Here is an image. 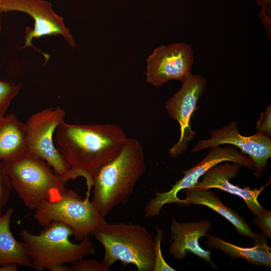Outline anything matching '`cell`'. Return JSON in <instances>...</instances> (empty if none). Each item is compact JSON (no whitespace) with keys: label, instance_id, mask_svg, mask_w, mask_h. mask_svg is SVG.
<instances>
[{"label":"cell","instance_id":"ba28073f","mask_svg":"<svg viewBox=\"0 0 271 271\" xmlns=\"http://www.w3.org/2000/svg\"><path fill=\"white\" fill-rule=\"evenodd\" d=\"M235 163L254 170L253 161L241 151L233 146H219L211 148L209 153L197 165L189 169L182 171L184 176L177 181L167 191L156 192L144 208L146 217L152 219L160 214L163 206L167 204L177 203L182 205L183 200L178 197L180 191H183L193 187L200 178L213 167L222 162Z\"/></svg>","mask_w":271,"mask_h":271},{"label":"cell","instance_id":"4fadbf2b","mask_svg":"<svg viewBox=\"0 0 271 271\" xmlns=\"http://www.w3.org/2000/svg\"><path fill=\"white\" fill-rule=\"evenodd\" d=\"M242 167L239 164L230 162L215 165L202 176L201 181H199L193 187L188 190L215 188L236 195L243 200L248 208L256 216L265 209L259 203L258 197L270 181L259 188H241L234 185L230 182V180L237 177Z\"/></svg>","mask_w":271,"mask_h":271},{"label":"cell","instance_id":"603a6c76","mask_svg":"<svg viewBox=\"0 0 271 271\" xmlns=\"http://www.w3.org/2000/svg\"><path fill=\"white\" fill-rule=\"evenodd\" d=\"M254 224L262 231L266 238L271 237V212L265 210L259 215L255 216Z\"/></svg>","mask_w":271,"mask_h":271},{"label":"cell","instance_id":"484cf974","mask_svg":"<svg viewBox=\"0 0 271 271\" xmlns=\"http://www.w3.org/2000/svg\"><path fill=\"white\" fill-rule=\"evenodd\" d=\"M18 265L16 263H9L0 266V271H17Z\"/></svg>","mask_w":271,"mask_h":271},{"label":"cell","instance_id":"ffe728a7","mask_svg":"<svg viewBox=\"0 0 271 271\" xmlns=\"http://www.w3.org/2000/svg\"><path fill=\"white\" fill-rule=\"evenodd\" d=\"M164 230L157 227V234L154 239V262L153 271H175L165 260L161 249Z\"/></svg>","mask_w":271,"mask_h":271},{"label":"cell","instance_id":"6da1fadb","mask_svg":"<svg viewBox=\"0 0 271 271\" xmlns=\"http://www.w3.org/2000/svg\"><path fill=\"white\" fill-rule=\"evenodd\" d=\"M127 137L114 123L71 124L65 121L55 131V145L70 165L72 179L82 177L90 192L94 176L121 152Z\"/></svg>","mask_w":271,"mask_h":271},{"label":"cell","instance_id":"9a60e30c","mask_svg":"<svg viewBox=\"0 0 271 271\" xmlns=\"http://www.w3.org/2000/svg\"><path fill=\"white\" fill-rule=\"evenodd\" d=\"M206 237L207 247L220 250L231 259L240 258L253 265L271 267V248L262 233L256 234L254 245L249 247L238 246L208 233Z\"/></svg>","mask_w":271,"mask_h":271},{"label":"cell","instance_id":"8fae6325","mask_svg":"<svg viewBox=\"0 0 271 271\" xmlns=\"http://www.w3.org/2000/svg\"><path fill=\"white\" fill-rule=\"evenodd\" d=\"M209 135L210 139L198 141L191 152L195 153L223 144L231 145L250 157L254 163V175L261 176L271 156L270 136L259 131L251 136L242 135L235 120L221 128L211 130Z\"/></svg>","mask_w":271,"mask_h":271},{"label":"cell","instance_id":"2e32d148","mask_svg":"<svg viewBox=\"0 0 271 271\" xmlns=\"http://www.w3.org/2000/svg\"><path fill=\"white\" fill-rule=\"evenodd\" d=\"M182 205L194 204L207 206L229 221L237 232L246 238H254L256 233L239 214L226 206L214 192L208 190H186Z\"/></svg>","mask_w":271,"mask_h":271},{"label":"cell","instance_id":"e0dca14e","mask_svg":"<svg viewBox=\"0 0 271 271\" xmlns=\"http://www.w3.org/2000/svg\"><path fill=\"white\" fill-rule=\"evenodd\" d=\"M25 151V123L13 113L0 117V161L14 159Z\"/></svg>","mask_w":271,"mask_h":271},{"label":"cell","instance_id":"7a4b0ae2","mask_svg":"<svg viewBox=\"0 0 271 271\" xmlns=\"http://www.w3.org/2000/svg\"><path fill=\"white\" fill-rule=\"evenodd\" d=\"M145 170L142 145L127 138L120 153L94 176L92 203L104 217L117 206L126 204Z\"/></svg>","mask_w":271,"mask_h":271},{"label":"cell","instance_id":"ac0fdd59","mask_svg":"<svg viewBox=\"0 0 271 271\" xmlns=\"http://www.w3.org/2000/svg\"><path fill=\"white\" fill-rule=\"evenodd\" d=\"M14 211L13 208L9 207L0 216V266L13 263L32 268L24 243L15 238L11 229Z\"/></svg>","mask_w":271,"mask_h":271},{"label":"cell","instance_id":"9c48e42d","mask_svg":"<svg viewBox=\"0 0 271 271\" xmlns=\"http://www.w3.org/2000/svg\"><path fill=\"white\" fill-rule=\"evenodd\" d=\"M181 82V88L167 101L165 105L169 115L180 125L179 139L169 150L173 158L185 153L188 145L195 137L196 132L191 128V118L207 86L205 78L198 74H191Z\"/></svg>","mask_w":271,"mask_h":271},{"label":"cell","instance_id":"44dd1931","mask_svg":"<svg viewBox=\"0 0 271 271\" xmlns=\"http://www.w3.org/2000/svg\"><path fill=\"white\" fill-rule=\"evenodd\" d=\"M12 188L4 163L0 161V216L4 213L3 209L9 201Z\"/></svg>","mask_w":271,"mask_h":271},{"label":"cell","instance_id":"d6986e66","mask_svg":"<svg viewBox=\"0 0 271 271\" xmlns=\"http://www.w3.org/2000/svg\"><path fill=\"white\" fill-rule=\"evenodd\" d=\"M21 88L20 84L0 80V117L5 115L12 101Z\"/></svg>","mask_w":271,"mask_h":271},{"label":"cell","instance_id":"5b68a950","mask_svg":"<svg viewBox=\"0 0 271 271\" xmlns=\"http://www.w3.org/2000/svg\"><path fill=\"white\" fill-rule=\"evenodd\" d=\"M93 235L104 249L102 262L109 268L119 261L134 265L138 271H153L154 239L145 227L107 223Z\"/></svg>","mask_w":271,"mask_h":271},{"label":"cell","instance_id":"7c38bea8","mask_svg":"<svg viewBox=\"0 0 271 271\" xmlns=\"http://www.w3.org/2000/svg\"><path fill=\"white\" fill-rule=\"evenodd\" d=\"M1 13L18 11L29 15L34 20V29L26 28L25 45L35 48L33 39L45 36L61 35L72 47L75 46L70 30L64 25L63 18L56 14L51 4L45 0H0Z\"/></svg>","mask_w":271,"mask_h":271},{"label":"cell","instance_id":"8992f818","mask_svg":"<svg viewBox=\"0 0 271 271\" xmlns=\"http://www.w3.org/2000/svg\"><path fill=\"white\" fill-rule=\"evenodd\" d=\"M89 196L87 192L83 199L77 192L66 188L58 200L42 202L35 210L34 218L43 227L52 221L62 222L72 229L75 239L81 241L107 223Z\"/></svg>","mask_w":271,"mask_h":271},{"label":"cell","instance_id":"5bb4252c","mask_svg":"<svg viewBox=\"0 0 271 271\" xmlns=\"http://www.w3.org/2000/svg\"><path fill=\"white\" fill-rule=\"evenodd\" d=\"M211 227L212 223L209 220L180 222L173 217L169 253L177 259H183L188 253H191L216 268V265L211 259V251L204 249L199 243V238L206 237V233Z\"/></svg>","mask_w":271,"mask_h":271},{"label":"cell","instance_id":"30bf717a","mask_svg":"<svg viewBox=\"0 0 271 271\" xmlns=\"http://www.w3.org/2000/svg\"><path fill=\"white\" fill-rule=\"evenodd\" d=\"M194 61L193 50L187 43L160 46L146 60V82L156 87L170 80L182 82L192 74Z\"/></svg>","mask_w":271,"mask_h":271},{"label":"cell","instance_id":"d4e9b609","mask_svg":"<svg viewBox=\"0 0 271 271\" xmlns=\"http://www.w3.org/2000/svg\"><path fill=\"white\" fill-rule=\"evenodd\" d=\"M259 18L266 31V35L269 40L271 38V18L267 13L266 10L260 8Z\"/></svg>","mask_w":271,"mask_h":271},{"label":"cell","instance_id":"cb8c5ba5","mask_svg":"<svg viewBox=\"0 0 271 271\" xmlns=\"http://www.w3.org/2000/svg\"><path fill=\"white\" fill-rule=\"evenodd\" d=\"M257 131L265 133L270 136L271 134V106L260 114L259 120L256 124Z\"/></svg>","mask_w":271,"mask_h":271},{"label":"cell","instance_id":"7402d4cb","mask_svg":"<svg viewBox=\"0 0 271 271\" xmlns=\"http://www.w3.org/2000/svg\"><path fill=\"white\" fill-rule=\"evenodd\" d=\"M110 268L102 262L84 258L72 264L71 271H108Z\"/></svg>","mask_w":271,"mask_h":271},{"label":"cell","instance_id":"277c9868","mask_svg":"<svg viewBox=\"0 0 271 271\" xmlns=\"http://www.w3.org/2000/svg\"><path fill=\"white\" fill-rule=\"evenodd\" d=\"M3 162L12 187L30 210L44 201L58 200L66 188V182L45 161L27 150Z\"/></svg>","mask_w":271,"mask_h":271},{"label":"cell","instance_id":"3957f363","mask_svg":"<svg viewBox=\"0 0 271 271\" xmlns=\"http://www.w3.org/2000/svg\"><path fill=\"white\" fill-rule=\"evenodd\" d=\"M73 231L68 225L52 221L43 227L39 234L21 229L19 235L32 264L37 271H71L68 263H73L95 252L89 237L76 243L69 237Z\"/></svg>","mask_w":271,"mask_h":271},{"label":"cell","instance_id":"83f0119b","mask_svg":"<svg viewBox=\"0 0 271 271\" xmlns=\"http://www.w3.org/2000/svg\"><path fill=\"white\" fill-rule=\"evenodd\" d=\"M0 7H1V5H0ZM0 13H1V11H0ZM1 22H0V31H1Z\"/></svg>","mask_w":271,"mask_h":271},{"label":"cell","instance_id":"52a82bcc","mask_svg":"<svg viewBox=\"0 0 271 271\" xmlns=\"http://www.w3.org/2000/svg\"><path fill=\"white\" fill-rule=\"evenodd\" d=\"M66 115L59 106L46 108L25 123L26 150L45 161L65 182L72 179L71 168L57 148L54 135Z\"/></svg>","mask_w":271,"mask_h":271},{"label":"cell","instance_id":"4316f807","mask_svg":"<svg viewBox=\"0 0 271 271\" xmlns=\"http://www.w3.org/2000/svg\"><path fill=\"white\" fill-rule=\"evenodd\" d=\"M256 4L260 8L269 10L270 12L271 0H256Z\"/></svg>","mask_w":271,"mask_h":271}]
</instances>
